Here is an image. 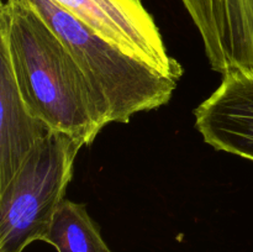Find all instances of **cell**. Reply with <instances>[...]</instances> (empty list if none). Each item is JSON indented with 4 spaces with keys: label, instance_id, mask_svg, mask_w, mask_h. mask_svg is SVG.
Masks as SVG:
<instances>
[{
    "label": "cell",
    "instance_id": "obj_1",
    "mask_svg": "<svg viewBox=\"0 0 253 252\" xmlns=\"http://www.w3.org/2000/svg\"><path fill=\"white\" fill-rule=\"evenodd\" d=\"M0 48L11 63L26 108L51 130L90 146L111 123L66 44L26 0L1 4Z\"/></svg>",
    "mask_w": 253,
    "mask_h": 252
},
{
    "label": "cell",
    "instance_id": "obj_2",
    "mask_svg": "<svg viewBox=\"0 0 253 252\" xmlns=\"http://www.w3.org/2000/svg\"><path fill=\"white\" fill-rule=\"evenodd\" d=\"M56 32L109 111L111 123H130L172 98L177 79L127 53L53 0H26Z\"/></svg>",
    "mask_w": 253,
    "mask_h": 252
},
{
    "label": "cell",
    "instance_id": "obj_3",
    "mask_svg": "<svg viewBox=\"0 0 253 252\" xmlns=\"http://www.w3.org/2000/svg\"><path fill=\"white\" fill-rule=\"evenodd\" d=\"M83 146L77 138L51 131L0 189V252H22L32 242L43 241Z\"/></svg>",
    "mask_w": 253,
    "mask_h": 252
},
{
    "label": "cell",
    "instance_id": "obj_4",
    "mask_svg": "<svg viewBox=\"0 0 253 252\" xmlns=\"http://www.w3.org/2000/svg\"><path fill=\"white\" fill-rule=\"evenodd\" d=\"M124 51L179 81L183 68L168 54L160 29L141 0H53Z\"/></svg>",
    "mask_w": 253,
    "mask_h": 252
},
{
    "label": "cell",
    "instance_id": "obj_5",
    "mask_svg": "<svg viewBox=\"0 0 253 252\" xmlns=\"http://www.w3.org/2000/svg\"><path fill=\"white\" fill-rule=\"evenodd\" d=\"M214 71L253 76V0H182Z\"/></svg>",
    "mask_w": 253,
    "mask_h": 252
},
{
    "label": "cell",
    "instance_id": "obj_6",
    "mask_svg": "<svg viewBox=\"0 0 253 252\" xmlns=\"http://www.w3.org/2000/svg\"><path fill=\"white\" fill-rule=\"evenodd\" d=\"M195 127L217 151L253 161V76H222L216 90L194 110Z\"/></svg>",
    "mask_w": 253,
    "mask_h": 252
},
{
    "label": "cell",
    "instance_id": "obj_7",
    "mask_svg": "<svg viewBox=\"0 0 253 252\" xmlns=\"http://www.w3.org/2000/svg\"><path fill=\"white\" fill-rule=\"evenodd\" d=\"M0 189L19 170L32 148L51 128L30 113L20 95L11 63L0 48Z\"/></svg>",
    "mask_w": 253,
    "mask_h": 252
},
{
    "label": "cell",
    "instance_id": "obj_8",
    "mask_svg": "<svg viewBox=\"0 0 253 252\" xmlns=\"http://www.w3.org/2000/svg\"><path fill=\"white\" fill-rule=\"evenodd\" d=\"M43 241L57 252H113L85 205L69 199L57 208Z\"/></svg>",
    "mask_w": 253,
    "mask_h": 252
}]
</instances>
